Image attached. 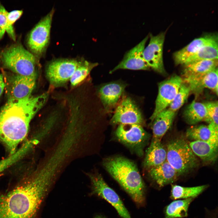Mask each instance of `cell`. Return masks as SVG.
I'll return each mask as SVG.
<instances>
[{
	"instance_id": "obj_8",
	"label": "cell",
	"mask_w": 218,
	"mask_h": 218,
	"mask_svg": "<svg viewBox=\"0 0 218 218\" xmlns=\"http://www.w3.org/2000/svg\"><path fill=\"white\" fill-rule=\"evenodd\" d=\"M88 175L91 183L94 193L110 204L122 218H131L119 196L108 185L101 174L96 173H90Z\"/></svg>"
},
{
	"instance_id": "obj_10",
	"label": "cell",
	"mask_w": 218,
	"mask_h": 218,
	"mask_svg": "<svg viewBox=\"0 0 218 218\" xmlns=\"http://www.w3.org/2000/svg\"><path fill=\"white\" fill-rule=\"evenodd\" d=\"M81 61L64 59L53 61L46 69L47 76L51 83L55 86L64 84L70 80Z\"/></svg>"
},
{
	"instance_id": "obj_34",
	"label": "cell",
	"mask_w": 218,
	"mask_h": 218,
	"mask_svg": "<svg viewBox=\"0 0 218 218\" xmlns=\"http://www.w3.org/2000/svg\"><path fill=\"white\" fill-rule=\"evenodd\" d=\"M5 86V84L4 81L3 75L0 72V98L3 93Z\"/></svg>"
},
{
	"instance_id": "obj_16",
	"label": "cell",
	"mask_w": 218,
	"mask_h": 218,
	"mask_svg": "<svg viewBox=\"0 0 218 218\" xmlns=\"http://www.w3.org/2000/svg\"><path fill=\"white\" fill-rule=\"evenodd\" d=\"M217 38V35L209 34L195 39L187 46L173 53V58L175 64L183 65L188 58L201 48Z\"/></svg>"
},
{
	"instance_id": "obj_3",
	"label": "cell",
	"mask_w": 218,
	"mask_h": 218,
	"mask_svg": "<svg viewBox=\"0 0 218 218\" xmlns=\"http://www.w3.org/2000/svg\"><path fill=\"white\" fill-rule=\"evenodd\" d=\"M103 165L107 172L138 205L145 201V186L138 168L131 160L121 156L105 159Z\"/></svg>"
},
{
	"instance_id": "obj_22",
	"label": "cell",
	"mask_w": 218,
	"mask_h": 218,
	"mask_svg": "<svg viewBox=\"0 0 218 218\" xmlns=\"http://www.w3.org/2000/svg\"><path fill=\"white\" fill-rule=\"evenodd\" d=\"M175 113L168 108L157 115L153 121V138L161 140L171 126Z\"/></svg>"
},
{
	"instance_id": "obj_9",
	"label": "cell",
	"mask_w": 218,
	"mask_h": 218,
	"mask_svg": "<svg viewBox=\"0 0 218 218\" xmlns=\"http://www.w3.org/2000/svg\"><path fill=\"white\" fill-rule=\"evenodd\" d=\"M183 80L178 76L174 75L159 84L155 108L150 119L153 121L160 112L167 108L174 99Z\"/></svg>"
},
{
	"instance_id": "obj_28",
	"label": "cell",
	"mask_w": 218,
	"mask_h": 218,
	"mask_svg": "<svg viewBox=\"0 0 218 218\" xmlns=\"http://www.w3.org/2000/svg\"><path fill=\"white\" fill-rule=\"evenodd\" d=\"M98 64L97 63H91L86 60L81 61L70 80L71 86L75 87L81 82Z\"/></svg>"
},
{
	"instance_id": "obj_35",
	"label": "cell",
	"mask_w": 218,
	"mask_h": 218,
	"mask_svg": "<svg viewBox=\"0 0 218 218\" xmlns=\"http://www.w3.org/2000/svg\"><path fill=\"white\" fill-rule=\"evenodd\" d=\"M94 218H105L104 217L101 216H96Z\"/></svg>"
},
{
	"instance_id": "obj_19",
	"label": "cell",
	"mask_w": 218,
	"mask_h": 218,
	"mask_svg": "<svg viewBox=\"0 0 218 218\" xmlns=\"http://www.w3.org/2000/svg\"><path fill=\"white\" fill-rule=\"evenodd\" d=\"M149 173L151 179L160 187L173 183L179 177L167 160L158 166L149 169Z\"/></svg>"
},
{
	"instance_id": "obj_4",
	"label": "cell",
	"mask_w": 218,
	"mask_h": 218,
	"mask_svg": "<svg viewBox=\"0 0 218 218\" xmlns=\"http://www.w3.org/2000/svg\"><path fill=\"white\" fill-rule=\"evenodd\" d=\"M0 60L5 67L16 74L36 76V57L20 43L5 49L0 55Z\"/></svg>"
},
{
	"instance_id": "obj_15",
	"label": "cell",
	"mask_w": 218,
	"mask_h": 218,
	"mask_svg": "<svg viewBox=\"0 0 218 218\" xmlns=\"http://www.w3.org/2000/svg\"><path fill=\"white\" fill-rule=\"evenodd\" d=\"M192 151L203 162L213 163L218 157V140L210 138L207 141H191L189 143Z\"/></svg>"
},
{
	"instance_id": "obj_27",
	"label": "cell",
	"mask_w": 218,
	"mask_h": 218,
	"mask_svg": "<svg viewBox=\"0 0 218 218\" xmlns=\"http://www.w3.org/2000/svg\"><path fill=\"white\" fill-rule=\"evenodd\" d=\"M32 140L26 141L13 154L0 161V173L24 157L34 145Z\"/></svg>"
},
{
	"instance_id": "obj_14",
	"label": "cell",
	"mask_w": 218,
	"mask_h": 218,
	"mask_svg": "<svg viewBox=\"0 0 218 218\" xmlns=\"http://www.w3.org/2000/svg\"><path fill=\"white\" fill-rule=\"evenodd\" d=\"M147 36L125 54L122 60L110 73L120 69L148 70L150 67L145 61L143 52L148 39Z\"/></svg>"
},
{
	"instance_id": "obj_33",
	"label": "cell",
	"mask_w": 218,
	"mask_h": 218,
	"mask_svg": "<svg viewBox=\"0 0 218 218\" xmlns=\"http://www.w3.org/2000/svg\"><path fill=\"white\" fill-rule=\"evenodd\" d=\"M8 13L4 6L0 3V40L6 32Z\"/></svg>"
},
{
	"instance_id": "obj_26",
	"label": "cell",
	"mask_w": 218,
	"mask_h": 218,
	"mask_svg": "<svg viewBox=\"0 0 218 218\" xmlns=\"http://www.w3.org/2000/svg\"><path fill=\"white\" fill-rule=\"evenodd\" d=\"M208 187L207 185L190 187L173 185L170 197L172 199L175 200L194 198L201 194Z\"/></svg>"
},
{
	"instance_id": "obj_23",
	"label": "cell",
	"mask_w": 218,
	"mask_h": 218,
	"mask_svg": "<svg viewBox=\"0 0 218 218\" xmlns=\"http://www.w3.org/2000/svg\"><path fill=\"white\" fill-rule=\"evenodd\" d=\"M185 121L190 125L202 121L209 123L206 108L204 103L193 100L187 107L183 114Z\"/></svg>"
},
{
	"instance_id": "obj_18",
	"label": "cell",
	"mask_w": 218,
	"mask_h": 218,
	"mask_svg": "<svg viewBox=\"0 0 218 218\" xmlns=\"http://www.w3.org/2000/svg\"><path fill=\"white\" fill-rule=\"evenodd\" d=\"M190 91L199 93L205 88L211 90L218 94L217 67L198 77L185 81Z\"/></svg>"
},
{
	"instance_id": "obj_25",
	"label": "cell",
	"mask_w": 218,
	"mask_h": 218,
	"mask_svg": "<svg viewBox=\"0 0 218 218\" xmlns=\"http://www.w3.org/2000/svg\"><path fill=\"white\" fill-rule=\"evenodd\" d=\"M193 198L174 201L165 208V218H181L186 217L188 208Z\"/></svg>"
},
{
	"instance_id": "obj_21",
	"label": "cell",
	"mask_w": 218,
	"mask_h": 218,
	"mask_svg": "<svg viewBox=\"0 0 218 218\" xmlns=\"http://www.w3.org/2000/svg\"><path fill=\"white\" fill-rule=\"evenodd\" d=\"M121 84L111 83L102 86L99 91L100 97L104 107H113L118 102L125 88Z\"/></svg>"
},
{
	"instance_id": "obj_24",
	"label": "cell",
	"mask_w": 218,
	"mask_h": 218,
	"mask_svg": "<svg viewBox=\"0 0 218 218\" xmlns=\"http://www.w3.org/2000/svg\"><path fill=\"white\" fill-rule=\"evenodd\" d=\"M218 48L217 38L203 46L188 58L183 65L201 60L218 59Z\"/></svg>"
},
{
	"instance_id": "obj_2",
	"label": "cell",
	"mask_w": 218,
	"mask_h": 218,
	"mask_svg": "<svg viewBox=\"0 0 218 218\" xmlns=\"http://www.w3.org/2000/svg\"><path fill=\"white\" fill-rule=\"evenodd\" d=\"M40 172L28 177L0 197V218H35L51 182Z\"/></svg>"
},
{
	"instance_id": "obj_12",
	"label": "cell",
	"mask_w": 218,
	"mask_h": 218,
	"mask_svg": "<svg viewBox=\"0 0 218 218\" xmlns=\"http://www.w3.org/2000/svg\"><path fill=\"white\" fill-rule=\"evenodd\" d=\"M113 124H137L142 125L144 120L137 106L129 97H125L117 107L111 120Z\"/></svg>"
},
{
	"instance_id": "obj_32",
	"label": "cell",
	"mask_w": 218,
	"mask_h": 218,
	"mask_svg": "<svg viewBox=\"0 0 218 218\" xmlns=\"http://www.w3.org/2000/svg\"><path fill=\"white\" fill-rule=\"evenodd\" d=\"M204 104L206 108L209 123L213 122L218 125V102H209Z\"/></svg>"
},
{
	"instance_id": "obj_17",
	"label": "cell",
	"mask_w": 218,
	"mask_h": 218,
	"mask_svg": "<svg viewBox=\"0 0 218 218\" xmlns=\"http://www.w3.org/2000/svg\"><path fill=\"white\" fill-rule=\"evenodd\" d=\"M166 159V147L161 140L153 138L147 151L144 162V167L149 169L163 163Z\"/></svg>"
},
{
	"instance_id": "obj_13",
	"label": "cell",
	"mask_w": 218,
	"mask_h": 218,
	"mask_svg": "<svg viewBox=\"0 0 218 218\" xmlns=\"http://www.w3.org/2000/svg\"><path fill=\"white\" fill-rule=\"evenodd\" d=\"M36 78V76L13 75L8 79L7 85L8 100L21 99L31 95Z\"/></svg>"
},
{
	"instance_id": "obj_20",
	"label": "cell",
	"mask_w": 218,
	"mask_h": 218,
	"mask_svg": "<svg viewBox=\"0 0 218 218\" xmlns=\"http://www.w3.org/2000/svg\"><path fill=\"white\" fill-rule=\"evenodd\" d=\"M218 59L206 60L184 65V81L201 76L217 67Z\"/></svg>"
},
{
	"instance_id": "obj_1",
	"label": "cell",
	"mask_w": 218,
	"mask_h": 218,
	"mask_svg": "<svg viewBox=\"0 0 218 218\" xmlns=\"http://www.w3.org/2000/svg\"><path fill=\"white\" fill-rule=\"evenodd\" d=\"M47 96L44 94L21 99L8 100L0 110V141L10 155L16 151L26 138L31 120L45 104Z\"/></svg>"
},
{
	"instance_id": "obj_7",
	"label": "cell",
	"mask_w": 218,
	"mask_h": 218,
	"mask_svg": "<svg viewBox=\"0 0 218 218\" xmlns=\"http://www.w3.org/2000/svg\"><path fill=\"white\" fill-rule=\"evenodd\" d=\"M54 12L53 8L36 25L28 37V46L36 57L42 54L48 45Z\"/></svg>"
},
{
	"instance_id": "obj_30",
	"label": "cell",
	"mask_w": 218,
	"mask_h": 218,
	"mask_svg": "<svg viewBox=\"0 0 218 218\" xmlns=\"http://www.w3.org/2000/svg\"><path fill=\"white\" fill-rule=\"evenodd\" d=\"M190 92V89L188 85L183 83L173 101L168 106V108L175 112L184 103Z\"/></svg>"
},
{
	"instance_id": "obj_29",
	"label": "cell",
	"mask_w": 218,
	"mask_h": 218,
	"mask_svg": "<svg viewBox=\"0 0 218 218\" xmlns=\"http://www.w3.org/2000/svg\"><path fill=\"white\" fill-rule=\"evenodd\" d=\"M211 136V133L208 126L200 125L191 127L188 129L186 136L192 141L208 140Z\"/></svg>"
},
{
	"instance_id": "obj_5",
	"label": "cell",
	"mask_w": 218,
	"mask_h": 218,
	"mask_svg": "<svg viewBox=\"0 0 218 218\" xmlns=\"http://www.w3.org/2000/svg\"><path fill=\"white\" fill-rule=\"evenodd\" d=\"M167 161L179 176L188 173L197 167L199 161L184 138L177 137L170 140L166 147Z\"/></svg>"
},
{
	"instance_id": "obj_6",
	"label": "cell",
	"mask_w": 218,
	"mask_h": 218,
	"mask_svg": "<svg viewBox=\"0 0 218 218\" xmlns=\"http://www.w3.org/2000/svg\"><path fill=\"white\" fill-rule=\"evenodd\" d=\"M118 140L140 156L150 138L142 126L137 124H119L115 132Z\"/></svg>"
},
{
	"instance_id": "obj_31",
	"label": "cell",
	"mask_w": 218,
	"mask_h": 218,
	"mask_svg": "<svg viewBox=\"0 0 218 218\" xmlns=\"http://www.w3.org/2000/svg\"><path fill=\"white\" fill-rule=\"evenodd\" d=\"M23 13L22 10H14L8 12L7 15L6 32L10 37L14 41L16 40V36L13 25L21 16Z\"/></svg>"
},
{
	"instance_id": "obj_11",
	"label": "cell",
	"mask_w": 218,
	"mask_h": 218,
	"mask_svg": "<svg viewBox=\"0 0 218 218\" xmlns=\"http://www.w3.org/2000/svg\"><path fill=\"white\" fill-rule=\"evenodd\" d=\"M165 35V32L155 36L150 34L149 42L143 52L144 59L150 68L161 73L165 72L163 52Z\"/></svg>"
}]
</instances>
